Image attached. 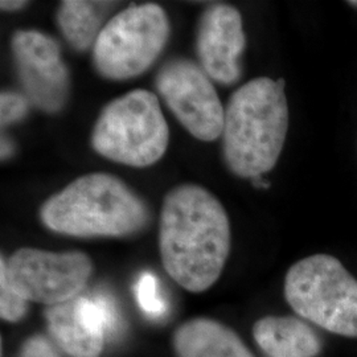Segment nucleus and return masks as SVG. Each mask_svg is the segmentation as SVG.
<instances>
[{
    "instance_id": "obj_1",
    "label": "nucleus",
    "mask_w": 357,
    "mask_h": 357,
    "mask_svg": "<svg viewBox=\"0 0 357 357\" xmlns=\"http://www.w3.org/2000/svg\"><path fill=\"white\" fill-rule=\"evenodd\" d=\"M159 248L174 281L191 293L208 290L230 250L229 218L216 196L197 184L168 192L160 212Z\"/></svg>"
},
{
    "instance_id": "obj_2",
    "label": "nucleus",
    "mask_w": 357,
    "mask_h": 357,
    "mask_svg": "<svg viewBox=\"0 0 357 357\" xmlns=\"http://www.w3.org/2000/svg\"><path fill=\"white\" fill-rule=\"evenodd\" d=\"M289 130L284 81L259 77L236 90L225 107L224 159L238 178H262L281 155Z\"/></svg>"
},
{
    "instance_id": "obj_3",
    "label": "nucleus",
    "mask_w": 357,
    "mask_h": 357,
    "mask_svg": "<svg viewBox=\"0 0 357 357\" xmlns=\"http://www.w3.org/2000/svg\"><path fill=\"white\" fill-rule=\"evenodd\" d=\"M146 202L110 174H86L51 196L40 208L50 230L75 237H123L150 221Z\"/></svg>"
},
{
    "instance_id": "obj_4",
    "label": "nucleus",
    "mask_w": 357,
    "mask_h": 357,
    "mask_svg": "<svg viewBox=\"0 0 357 357\" xmlns=\"http://www.w3.org/2000/svg\"><path fill=\"white\" fill-rule=\"evenodd\" d=\"M169 130L158 97L137 89L107 103L98 116L91 147L103 158L125 166H153L165 155Z\"/></svg>"
},
{
    "instance_id": "obj_5",
    "label": "nucleus",
    "mask_w": 357,
    "mask_h": 357,
    "mask_svg": "<svg viewBox=\"0 0 357 357\" xmlns=\"http://www.w3.org/2000/svg\"><path fill=\"white\" fill-rule=\"evenodd\" d=\"M284 298L302 318L357 337V280L337 258L315 255L298 261L287 271Z\"/></svg>"
},
{
    "instance_id": "obj_6",
    "label": "nucleus",
    "mask_w": 357,
    "mask_h": 357,
    "mask_svg": "<svg viewBox=\"0 0 357 357\" xmlns=\"http://www.w3.org/2000/svg\"><path fill=\"white\" fill-rule=\"evenodd\" d=\"M169 31L160 6H130L109 19L97 38L93 47L96 70L112 81L141 76L165 50Z\"/></svg>"
},
{
    "instance_id": "obj_7",
    "label": "nucleus",
    "mask_w": 357,
    "mask_h": 357,
    "mask_svg": "<svg viewBox=\"0 0 357 357\" xmlns=\"http://www.w3.org/2000/svg\"><path fill=\"white\" fill-rule=\"evenodd\" d=\"M155 86L167 107L192 137L213 142L222 135L225 109L200 65L187 59L169 60L159 69Z\"/></svg>"
},
{
    "instance_id": "obj_8",
    "label": "nucleus",
    "mask_w": 357,
    "mask_h": 357,
    "mask_svg": "<svg viewBox=\"0 0 357 357\" xmlns=\"http://www.w3.org/2000/svg\"><path fill=\"white\" fill-rule=\"evenodd\" d=\"M13 289L26 301L60 305L76 298L86 287L93 265L81 252L53 253L23 248L7 259Z\"/></svg>"
},
{
    "instance_id": "obj_9",
    "label": "nucleus",
    "mask_w": 357,
    "mask_h": 357,
    "mask_svg": "<svg viewBox=\"0 0 357 357\" xmlns=\"http://www.w3.org/2000/svg\"><path fill=\"white\" fill-rule=\"evenodd\" d=\"M13 54L24 96L40 110L54 114L69 97V70L56 38L33 29L13 33Z\"/></svg>"
},
{
    "instance_id": "obj_10",
    "label": "nucleus",
    "mask_w": 357,
    "mask_h": 357,
    "mask_svg": "<svg viewBox=\"0 0 357 357\" xmlns=\"http://www.w3.org/2000/svg\"><path fill=\"white\" fill-rule=\"evenodd\" d=\"M52 336L72 357H100L105 339L121 328L116 305L103 291L78 295L45 311Z\"/></svg>"
},
{
    "instance_id": "obj_11",
    "label": "nucleus",
    "mask_w": 357,
    "mask_h": 357,
    "mask_svg": "<svg viewBox=\"0 0 357 357\" xmlns=\"http://www.w3.org/2000/svg\"><path fill=\"white\" fill-rule=\"evenodd\" d=\"M245 45L243 17L234 7L213 4L205 10L197 26L196 53L211 79L221 85L236 84L241 77Z\"/></svg>"
},
{
    "instance_id": "obj_12",
    "label": "nucleus",
    "mask_w": 357,
    "mask_h": 357,
    "mask_svg": "<svg viewBox=\"0 0 357 357\" xmlns=\"http://www.w3.org/2000/svg\"><path fill=\"white\" fill-rule=\"evenodd\" d=\"M257 344L268 357H317L321 342L317 332L293 317H266L253 328Z\"/></svg>"
},
{
    "instance_id": "obj_13",
    "label": "nucleus",
    "mask_w": 357,
    "mask_h": 357,
    "mask_svg": "<svg viewBox=\"0 0 357 357\" xmlns=\"http://www.w3.org/2000/svg\"><path fill=\"white\" fill-rule=\"evenodd\" d=\"M178 357H255L243 340L216 320L193 319L174 335Z\"/></svg>"
},
{
    "instance_id": "obj_14",
    "label": "nucleus",
    "mask_w": 357,
    "mask_h": 357,
    "mask_svg": "<svg viewBox=\"0 0 357 357\" xmlns=\"http://www.w3.org/2000/svg\"><path fill=\"white\" fill-rule=\"evenodd\" d=\"M118 3L65 0L57 10L56 20L65 40L78 52L94 47L106 17Z\"/></svg>"
},
{
    "instance_id": "obj_15",
    "label": "nucleus",
    "mask_w": 357,
    "mask_h": 357,
    "mask_svg": "<svg viewBox=\"0 0 357 357\" xmlns=\"http://www.w3.org/2000/svg\"><path fill=\"white\" fill-rule=\"evenodd\" d=\"M135 296L142 311L147 317L158 319L166 314V301L159 293L158 280L153 273H142L139 280L135 283Z\"/></svg>"
},
{
    "instance_id": "obj_16",
    "label": "nucleus",
    "mask_w": 357,
    "mask_h": 357,
    "mask_svg": "<svg viewBox=\"0 0 357 357\" xmlns=\"http://www.w3.org/2000/svg\"><path fill=\"white\" fill-rule=\"evenodd\" d=\"M26 302L13 289L7 271V259L0 261V315L7 321H17L26 315Z\"/></svg>"
},
{
    "instance_id": "obj_17",
    "label": "nucleus",
    "mask_w": 357,
    "mask_h": 357,
    "mask_svg": "<svg viewBox=\"0 0 357 357\" xmlns=\"http://www.w3.org/2000/svg\"><path fill=\"white\" fill-rule=\"evenodd\" d=\"M29 100L16 91H1L0 96V122L1 128L20 122L26 118Z\"/></svg>"
},
{
    "instance_id": "obj_18",
    "label": "nucleus",
    "mask_w": 357,
    "mask_h": 357,
    "mask_svg": "<svg viewBox=\"0 0 357 357\" xmlns=\"http://www.w3.org/2000/svg\"><path fill=\"white\" fill-rule=\"evenodd\" d=\"M20 357H60V355L45 337L33 336L23 345Z\"/></svg>"
},
{
    "instance_id": "obj_19",
    "label": "nucleus",
    "mask_w": 357,
    "mask_h": 357,
    "mask_svg": "<svg viewBox=\"0 0 357 357\" xmlns=\"http://www.w3.org/2000/svg\"><path fill=\"white\" fill-rule=\"evenodd\" d=\"M26 1H19V0H1L0 1V8L3 11H17L26 7Z\"/></svg>"
},
{
    "instance_id": "obj_20",
    "label": "nucleus",
    "mask_w": 357,
    "mask_h": 357,
    "mask_svg": "<svg viewBox=\"0 0 357 357\" xmlns=\"http://www.w3.org/2000/svg\"><path fill=\"white\" fill-rule=\"evenodd\" d=\"M10 155H13V149H11V142L6 141L4 138L1 139V159H7Z\"/></svg>"
}]
</instances>
